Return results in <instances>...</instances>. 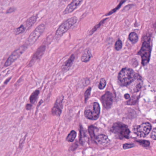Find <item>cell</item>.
<instances>
[{
  "label": "cell",
  "instance_id": "30",
  "mask_svg": "<svg viewBox=\"0 0 156 156\" xmlns=\"http://www.w3.org/2000/svg\"><path fill=\"white\" fill-rule=\"evenodd\" d=\"M151 139L156 140V128H154L150 135Z\"/></svg>",
  "mask_w": 156,
  "mask_h": 156
},
{
  "label": "cell",
  "instance_id": "16",
  "mask_svg": "<svg viewBox=\"0 0 156 156\" xmlns=\"http://www.w3.org/2000/svg\"><path fill=\"white\" fill-rule=\"evenodd\" d=\"M87 137L86 135V132L84 131L82 127H81V130H80V135H79V142L80 144L81 145H83L84 143L86 141Z\"/></svg>",
  "mask_w": 156,
  "mask_h": 156
},
{
  "label": "cell",
  "instance_id": "9",
  "mask_svg": "<svg viewBox=\"0 0 156 156\" xmlns=\"http://www.w3.org/2000/svg\"><path fill=\"white\" fill-rule=\"evenodd\" d=\"M63 97L62 95L59 96L57 98L54 106L53 107L52 110V113L53 115L58 116H60L63 108Z\"/></svg>",
  "mask_w": 156,
  "mask_h": 156
},
{
  "label": "cell",
  "instance_id": "27",
  "mask_svg": "<svg viewBox=\"0 0 156 156\" xmlns=\"http://www.w3.org/2000/svg\"><path fill=\"white\" fill-rule=\"evenodd\" d=\"M91 87L89 88L86 91L85 93V100L86 102L88 100L89 98L90 97V95H91Z\"/></svg>",
  "mask_w": 156,
  "mask_h": 156
},
{
  "label": "cell",
  "instance_id": "25",
  "mask_svg": "<svg viewBox=\"0 0 156 156\" xmlns=\"http://www.w3.org/2000/svg\"><path fill=\"white\" fill-rule=\"evenodd\" d=\"M106 85V80L103 78H102L100 80V82H99V85H98V88H99V89L102 90V89H103L105 88Z\"/></svg>",
  "mask_w": 156,
  "mask_h": 156
},
{
  "label": "cell",
  "instance_id": "4",
  "mask_svg": "<svg viewBox=\"0 0 156 156\" xmlns=\"http://www.w3.org/2000/svg\"><path fill=\"white\" fill-rule=\"evenodd\" d=\"M77 20L78 19L77 17H73L63 22L57 30L55 34L56 38H59L62 35L66 32L73 25H75L77 23Z\"/></svg>",
  "mask_w": 156,
  "mask_h": 156
},
{
  "label": "cell",
  "instance_id": "24",
  "mask_svg": "<svg viewBox=\"0 0 156 156\" xmlns=\"http://www.w3.org/2000/svg\"><path fill=\"white\" fill-rule=\"evenodd\" d=\"M25 28L24 26L22 25L20 26L19 28L14 29V34L16 35H19V34L24 32L25 31Z\"/></svg>",
  "mask_w": 156,
  "mask_h": 156
},
{
  "label": "cell",
  "instance_id": "7",
  "mask_svg": "<svg viewBox=\"0 0 156 156\" xmlns=\"http://www.w3.org/2000/svg\"><path fill=\"white\" fill-rule=\"evenodd\" d=\"M45 29V26L44 24L39 25L29 35L26 40V44L30 45L35 43L44 32Z\"/></svg>",
  "mask_w": 156,
  "mask_h": 156
},
{
  "label": "cell",
  "instance_id": "3",
  "mask_svg": "<svg viewBox=\"0 0 156 156\" xmlns=\"http://www.w3.org/2000/svg\"><path fill=\"white\" fill-rule=\"evenodd\" d=\"M151 47L150 39L148 40H145L142 44L141 49L138 52V54L141 57V63L143 66L147 65L149 62L150 57Z\"/></svg>",
  "mask_w": 156,
  "mask_h": 156
},
{
  "label": "cell",
  "instance_id": "8",
  "mask_svg": "<svg viewBox=\"0 0 156 156\" xmlns=\"http://www.w3.org/2000/svg\"><path fill=\"white\" fill-rule=\"evenodd\" d=\"M26 48V46L25 45H22L18 49L15 50V51H13V53L9 57L7 60L6 61L5 64V66H8L11 65L20 56H21Z\"/></svg>",
  "mask_w": 156,
  "mask_h": 156
},
{
  "label": "cell",
  "instance_id": "18",
  "mask_svg": "<svg viewBox=\"0 0 156 156\" xmlns=\"http://www.w3.org/2000/svg\"><path fill=\"white\" fill-rule=\"evenodd\" d=\"M37 20V18L34 16L31 17L29 19L27 20V21L26 22V27L28 28H29L31 27L32 26L34 25V23H35Z\"/></svg>",
  "mask_w": 156,
  "mask_h": 156
},
{
  "label": "cell",
  "instance_id": "2",
  "mask_svg": "<svg viewBox=\"0 0 156 156\" xmlns=\"http://www.w3.org/2000/svg\"><path fill=\"white\" fill-rule=\"evenodd\" d=\"M136 77L137 75L132 69L125 68L119 73L118 80L122 85L127 86L132 83Z\"/></svg>",
  "mask_w": 156,
  "mask_h": 156
},
{
  "label": "cell",
  "instance_id": "33",
  "mask_svg": "<svg viewBox=\"0 0 156 156\" xmlns=\"http://www.w3.org/2000/svg\"><path fill=\"white\" fill-rule=\"evenodd\" d=\"M32 104H27L26 106V108L27 110H30L32 108Z\"/></svg>",
  "mask_w": 156,
  "mask_h": 156
},
{
  "label": "cell",
  "instance_id": "6",
  "mask_svg": "<svg viewBox=\"0 0 156 156\" xmlns=\"http://www.w3.org/2000/svg\"><path fill=\"white\" fill-rule=\"evenodd\" d=\"M151 129V125L149 123L146 122L134 126L133 131L137 137H144L148 135Z\"/></svg>",
  "mask_w": 156,
  "mask_h": 156
},
{
  "label": "cell",
  "instance_id": "34",
  "mask_svg": "<svg viewBox=\"0 0 156 156\" xmlns=\"http://www.w3.org/2000/svg\"><path fill=\"white\" fill-rule=\"evenodd\" d=\"M124 97H125V98L126 99V100H128V99H129V98H130V95H129V94H125V95H124Z\"/></svg>",
  "mask_w": 156,
  "mask_h": 156
},
{
  "label": "cell",
  "instance_id": "1",
  "mask_svg": "<svg viewBox=\"0 0 156 156\" xmlns=\"http://www.w3.org/2000/svg\"><path fill=\"white\" fill-rule=\"evenodd\" d=\"M111 131L120 139H128L130 131L128 126L121 122H116L111 127Z\"/></svg>",
  "mask_w": 156,
  "mask_h": 156
},
{
  "label": "cell",
  "instance_id": "23",
  "mask_svg": "<svg viewBox=\"0 0 156 156\" xmlns=\"http://www.w3.org/2000/svg\"><path fill=\"white\" fill-rule=\"evenodd\" d=\"M136 141L140 145H141L142 147H148L150 146V142L147 140H137Z\"/></svg>",
  "mask_w": 156,
  "mask_h": 156
},
{
  "label": "cell",
  "instance_id": "5",
  "mask_svg": "<svg viewBox=\"0 0 156 156\" xmlns=\"http://www.w3.org/2000/svg\"><path fill=\"white\" fill-rule=\"evenodd\" d=\"M100 111V109L99 104L95 102L93 103L92 108H86L84 112V114L85 117L88 119L96 120L99 118Z\"/></svg>",
  "mask_w": 156,
  "mask_h": 156
},
{
  "label": "cell",
  "instance_id": "13",
  "mask_svg": "<svg viewBox=\"0 0 156 156\" xmlns=\"http://www.w3.org/2000/svg\"><path fill=\"white\" fill-rule=\"evenodd\" d=\"M95 141L98 144L102 147L108 146L110 143V141L106 135L104 134L99 135L96 137Z\"/></svg>",
  "mask_w": 156,
  "mask_h": 156
},
{
  "label": "cell",
  "instance_id": "21",
  "mask_svg": "<svg viewBox=\"0 0 156 156\" xmlns=\"http://www.w3.org/2000/svg\"><path fill=\"white\" fill-rule=\"evenodd\" d=\"M39 91L38 90H36L32 94L30 97V101L32 104H34L37 100L38 96L39 95Z\"/></svg>",
  "mask_w": 156,
  "mask_h": 156
},
{
  "label": "cell",
  "instance_id": "22",
  "mask_svg": "<svg viewBox=\"0 0 156 156\" xmlns=\"http://www.w3.org/2000/svg\"><path fill=\"white\" fill-rule=\"evenodd\" d=\"M129 39H130V40L132 42V43H136L138 39L137 35L135 33H131L129 35Z\"/></svg>",
  "mask_w": 156,
  "mask_h": 156
},
{
  "label": "cell",
  "instance_id": "14",
  "mask_svg": "<svg viewBox=\"0 0 156 156\" xmlns=\"http://www.w3.org/2000/svg\"><path fill=\"white\" fill-rule=\"evenodd\" d=\"M75 56L73 54L70 56L68 60H67L63 64V65L62 66V69L63 71L66 72L69 69L71 66L72 65L73 60H75Z\"/></svg>",
  "mask_w": 156,
  "mask_h": 156
},
{
  "label": "cell",
  "instance_id": "26",
  "mask_svg": "<svg viewBox=\"0 0 156 156\" xmlns=\"http://www.w3.org/2000/svg\"><path fill=\"white\" fill-rule=\"evenodd\" d=\"M122 46V41L120 39H118L117 41L116 42L115 44V49L116 50H121Z\"/></svg>",
  "mask_w": 156,
  "mask_h": 156
},
{
  "label": "cell",
  "instance_id": "31",
  "mask_svg": "<svg viewBox=\"0 0 156 156\" xmlns=\"http://www.w3.org/2000/svg\"><path fill=\"white\" fill-rule=\"evenodd\" d=\"M77 147H78V145L76 143H74L73 144L71 147H69V151H74L75 150L76 148H77Z\"/></svg>",
  "mask_w": 156,
  "mask_h": 156
},
{
  "label": "cell",
  "instance_id": "19",
  "mask_svg": "<svg viewBox=\"0 0 156 156\" xmlns=\"http://www.w3.org/2000/svg\"><path fill=\"white\" fill-rule=\"evenodd\" d=\"M77 133L75 131H72L67 137L66 140L69 142H73L75 139Z\"/></svg>",
  "mask_w": 156,
  "mask_h": 156
},
{
  "label": "cell",
  "instance_id": "28",
  "mask_svg": "<svg viewBox=\"0 0 156 156\" xmlns=\"http://www.w3.org/2000/svg\"><path fill=\"white\" fill-rule=\"evenodd\" d=\"M124 2H125V1H121V3H120L119 5L118 6H117V7H116V8H114V9L110 11V12H109V13H106V16H108V15H111V14H112V13H113L116 12V11H117V10L119 8H120V7L122 6V3H124Z\"/></svg>",
  "mask_w": 156,
  "mask_h": 156
},
{
  "label": "cell",
  "instance_id": "32",
  "mask_svg": "<svg viewBox=\"0 0 156 156\" xmlns=\"http://www.w3.org/2000/svg\"><path fill=\"white\" fill-rule=\"evenodd\" d=\"M14 11H15V8H13V7H11L7 11V13H11L12 12H14Z\"/></svg>",
  "mask_w": 156,
  "mask_h": 156
},
{
  "label": "cell",
  "instance_id": "29",
  "mask_svg": "<svg viewBox=\"0 0 156 156\" xmlns=\"http://www.w3.org/2000/svg\"><path fill=\"white\" fill-rule=\"evenodd\" d=\"M135 145L134 144L126 143L123 144V148L124 149H129V148L133 147Z\"/></svg>",
  "mask_w": 156,
  "mask_h": 156
},
{
  "label": "cell",
  "instance_id": "11",
  "mask_svg": "<svg viewBox=\"0 0 156 156\" xmlns=\"http://www.w3.org/2000/svg\"><path fill=\"white\" fill-rule=\"evenodd\" d=\"M45 50H46V46H45V45H43L41 46L37 50L36 52L33 55L32 59L31 61H30L29 65L30 66H32L36 60L40 59L42 57V56H43L44 54V53Z\"/></svg>",
  "mask_w": 156,
  "mask_h": 156
},
{
  "label": "cell",
  "instance_id": "15",
  "mask_svg": "<svg viewBox=\"0 0 156 156\" xmlns=\"http://www.w3.org/2000/svg\"><path fill=\"white\" fill-rule=\"evenodd\" d=\"M92 56L91 53V50L89 48H87L84 50L83 54H82L81 60L84 62H87L90 60L91 57Z\"/></svg>",
  "mask_w": 156,
  "mask_h": 156
},
{
  "label": "cell",
  "instance_id": "12",
  "mask_svg": "<svg viewBox=\"0 0 156 156\" xmlns=\"http://www.w3.org/2000/svg\"><path fill=\"white\" fill-rule=\"evenodd\" d=\"M82 1L81 0H75L73 1L65 9L63 12V14H69L70 13L73 12V11L75 10L78 7V6L81 4V3H82Z\"/></svg>",
  "mask_w": 156,
  "mask_h": 156
},
{
  "label": "cell",
  "instance_id": "17",
  "mask_svg": "<svg viewBox=\"0 0 156 156\" xmlns=\"http://www.w3.org/2000/svg\"><path fill=\"white\" fill-rule=\"evenodd\" d=\"M95 129H96V128L93 125H90L88 127V132L89 133V135H90V137L91 138V140L93 141H95V138H96L95 133Z\"/></svg>",
  "mask_w": 156,
  "mask_h": 156
},
{
  "label": "cell",
  "instance_id": "20",
  "mask_svg": "<svg viewBox=\"0 0 156 156\" xmlns=\"http://www.w3.org/2000/svg\"><path fill=\"white\" fill-rule=\"evenodd\" d=\"M107 19H106L102 20V21H100L99 23H98L97 25H96L95 26H94V28L91 30V31L89 32V35H92V34H94V33L96 31H97V29H99L104 23V22H105Z\"/></svg>",
  "mask_w": 156,
  "mask_h": 156
},
{
  "label": "cell",
  "instance_id": "35",
  "mask_svg": "<svg viewBox=\"0 0 156 156\" xmlns=\"http://www.w3.org/2000/svg\"><path fill=\"white\" fill-rule=\"evenodd\" d=\"M154 27H155V29H156V22L155 23V25H154Z\"/></svg>",
  "mask_w": 156,
  "mask_h": 156
},
{
  "label": "cell",
  "instance_id": "10",
  "mask_svg": "<svg viewBox=\"0 0 156 156\" xmlns=\"http://www.w3.org/2000/svg\"><path fill=\"white\" fill-rule=\"evenodd\" d=\"M101 101L104 107L106 109L110 108L112 105L113 97L110 92H106L101 98Z\"/></svg>",
  "mask_w": 156,
  "mask_h": 156
}]
</instances>
